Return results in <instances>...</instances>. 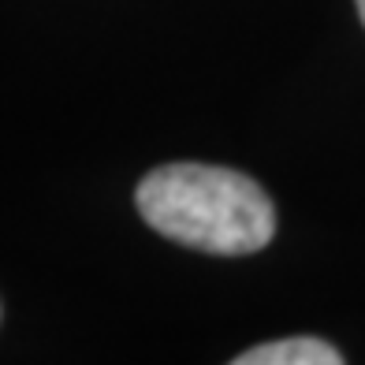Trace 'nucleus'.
<instances>
[{"label": "nucleus", "instance_id": "1", "mask_svg": "<svg viewBox=\"0 0 365 365\" xmlns=\"http://www.w3.org/2000/svg\"><path fill=\"white\" fill-rule=\"evenodd\" d=\"M142 220L190 250L242 257L276 235V209L250 175L212 164H164L138 182Z\"/></svg>", "mask_w": 365, "mask_h": 365}, {"label": "nucleus", "instance_id": "2", "mask_svg": "<svg viewBox=\"0 0 365 365\" xmlns=\"http://www.w3.org/2000/svg\"><path fill=\"white\" fill-rule=\"evenodd\" d=\"M231 365H343L339 351L324 339L313 336H298V339H276V343H261L254 351L239 354Z\"/></svg>", "mask_w": 365, "mask_h": 365}, {"label": "nucleus", "instance_id": "3", "mask_svg": "<svg viewBox=\"0 0 365 365\" xmlns=\"http://www.w3.org/2000/svg\"><path fill=\"white\" fill-rule=\"evenodd\" d=\"M358 15H361V23H365V0H358Z\"/></svg>", "mask_w": 365, "mask_h": 365}]
</instances>
